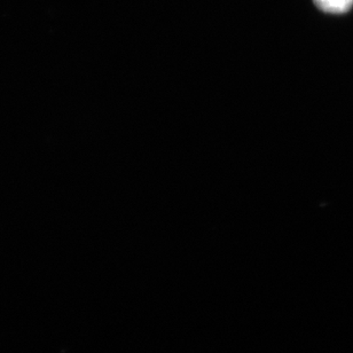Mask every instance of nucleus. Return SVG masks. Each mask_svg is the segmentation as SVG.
Segmentation results:
<instances>
[{"instance_id": "nucleus-1", "label": "nucleus", "mask_w": 353, "mask_h": 353, "mask_svg": "<svg viewBox=\"0 0 353 353\" xmlns=\"http://www.w3.org/2000/svg\"><path fill=\"white\" fill-rule=\"evenodd\" d=\"M320 10L330 14H344L353 7V0H313Z\"/></svg>"}]
</instances>
